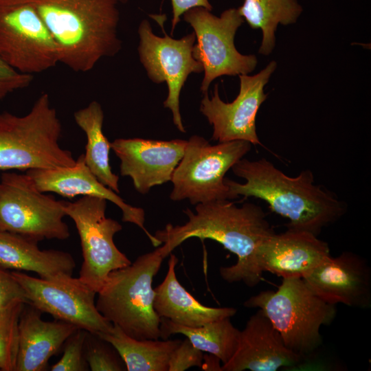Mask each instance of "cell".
I'll list each match as a JSON object with an SVG mask.
<instances>
[{"label":"cell","instance_id":"cell-1","mask_svg":"<svg viewBox=\"0 0 371 371\" xmlns=\"http://www.w3.org/2000/svg\"><path fill=\"white\" fill-rule=\"evenodd\" d=\"M195 212L183 210L188 220L183 225L167 224L154 236L164 245V257L190 238L211 239L237 256L236 264L221 267L219 273L226 282H242L254 287L261 280L256 267V254L262 241L274 230L259 205L245 203L238 207L229 200L196 205Z\"/></svg>","mask_w":371,"mask_h":371},{"label":"cell","instance_id":"cell-2","mask_svg":"<svg viewBox=\"0 0 371 371\" xmlns=\"http://www.w3.org/2000/svg\"><path fill=\"white\" fill-rule=\"evenodd\" d=\"M245 183L225 178L230 199L240 196L265 201L271 210L289 220L287 229L318 236L322 229L341 218L346 204L323 186L314 183V175L304 170L291 177L265 158L240 159L232 168Z\"/></svg>","mask_w":371,"mask_h":371},{"label":"cell","instance_id":"cell-3","mask_svg":"<svg viewBox=\"0 0 371 371\" xmlns=\"http://www.w3.org/2000/svg\"><path fill=\"white\" fill-rule=\"evenodd\" d=\"M126 0H14L38 12L58 47L60 63L76 72L91 70L122 47L120 4Z\"/></svg>","mask_w":371,"mask_h":371},{"label":"cell","instance_id":"cell-4","mask_svg":"<svg viewBox=\"0 0 371 371\" xmlns=\"http://www.w3.org/2000/svg\"><path fill=\"white\" fill-rule=\"evenodd\" d=\"M165 258L161 247L111 271L97 293L99 312L136 339L160 338L161 317L154 308L153 278Z\"/></svg>","mask_w":371,"mask_h":371},{"label":"cell","instance_id":"cell-5","mask_svg":"<svg viewBox=\"0 0 371 371\" xmlns=\"http://www.w3.org/2000/svg\"><path fill=\"white\" fill-rule=\"evenodd\" d=\"M61 132L47 93H42L25 115L0 113V170L74 166L76 159L71 152L59 144Z\"/></svg>","mask_w":371,"mask_h":371},{"label":"cell","instance_id":"cell-6","mask_svg":"<svg viewBox=\"0 0 371 371\" xmlns=\"http://www.w3.org/2000/svg\"><path fill=\"white\" fill-rule=\"evenodd\" d=\"M243 305L262 310L286 348L306 359L322 344L321 327L337 315L336 305L319 297L300 278H282L276 291H261Z\"/></svg>","mask_w":371,"mask_h":371},{"label":"cell","instance_id":"cell-7","mask_svg":"<svg viewBox=\"0 0 371 371\" xmlns=\"http://www.w3.org/2000/svg\"><path fill=\"white\" fill-rule=\"evenodd\" d=\"M251 145L244 140L212 145L201 136H191L173 172L170 199L174 201L188 199L195 205L229 200L225 174L250 151Z\"/></svg>","mask_w":371,"mask_h":371},{"label":"cell","instance_id":"cell-8","mask_svg":"<svg viewBox=\"0 0 371 371\" xmlns=\"http://www.w3.org/2000/svg\"><path fill=\"white\" fill-rule=\"evenodd\" d=\"M63 201L41 192L27 173L0 176V229L39 242L70 236Z\"/></svg>","mask_w":371,"mask_h":371},{"label":"cell","instance_id":"cell-9","mask_svg":"<svg viewBox=\"0 0 371 371\" xmlns=\"http://www.w3.org/2000/svg\"><path fill=\"white\" fill-rule=\"evenodd\" d=\"M106 202L91 196L74 202L63 201L65 215L75 223L80 240L83 261L78 278L96 293L111 271L131 263L114 243V236L122 226L106 216Z\"/></svg>","mask_w":371,"mask_h":371},{"label":"cell","instance_id":"cell-10","mask_svg":"<svg viewBox=\"0 0 371 371\" xmlns=\"http://www.w3.org/2000/svg\"><path fill=\"white\" fill-rule=\"evenodd\" d=\"M183 17L193 28L196 39L192 55L203 66L200 89L203 94L218 77L248 74L255 69L256 56L243 55L234 45L236 31L244 22L238 9H227L218 17L204 8L196 7L186 11Z\"/></svg>","mask_w":371,"mask_h":371},{"label":"cell","instance_id":"cell-11","mask_svg":"<svg viewBox=\"0 0 371 371\" xmlns=\"http://www.w3.org/2000/svg\"><path fill=\"white\" fill-rule=\"evenodd\" d=\"M0 56L16 71L32 76L60 63L53 36L27 3L0 5Z\"/></svg>","mask_w":371,"mask_h":371},{"label":"cell","instance_id":"cell-12","mask_svg":"<svg viewBox=\"0 0 371 371\" xmlns=\"http://www.w3.org/2000/svg\"><path fill=\"white\" fill-rule=\"evenodd\" d=\"M12 275L23 289L27 304L42 313L96 335L112 328L113 324L96 307L97 293L78 278L62 276L47 280L20 272Z\"/></svg>","mask_w":371,"mask_h":371},{"label":"cell","instance_id":"cell-13","mask_svg":"<svg viewBox=\"0 0 371 371\" xmlns=\"http://www.w3.org/2000/svg\"><path fill=\"white\" fill-rule=\"evenodd\" d=\"M139 60L148 77L157 84L166 82L168 96L164 106L172 113L175 126L186 133L180 113L179 98L188 76L203 71L202 65L192 55L196 37L194 32L180 39H175L165 34L155 35L148 20H143L139 26Z\"/></svg>","mask_w":371,"mask_h":371},{"label":"cell","instance_id":"cell-14","mask_svg":"<svg viewBox=\"0 0 371 371\" xmlns=\"http://www.w3.org/2000/svg\"><path fill=\"white\" fill-rule=\"evenodd\" d=\"M276 67V62L273 60L256 75H239V93L232 102L227 103L221 99L218 85H215L211 98L207 93L204 94L200 111L213 127V140L218 143L244 140L261 145L256 133V118L260 105L267 98L265 86Z\"/></svg>","mask_w":371,"mask_h":371},{"label":"cell","instance_id":"cell-15","mask_svg":"<svg viewBox=\"0 0 371 371\" xmlns=\"http://www.w3.org/2000/svg\"><path fill=\"white\" fill-rule=\"evenodd\" d=\"M186 144L183 139L118 138L111 142V148L120 160V175L129 177L135 189L145 194L153 187L171 181Z\"/></svg>","mask_w":371,"mask_h":371},{"label":"cell","instance_id":"cell-16","mask_svg":"<svg viewBox=\"0 0 371 371\" xmlns=\"http://www.w3.org/2000/svg\"><path fill=\"white\" fill-rule=\"evenodd\" d=\"M303 280L329 304L371 307V269L357 254L344 251L337 257L330 256Z\"/></svg>","mask_w":371,"mask_h":371},{"label":"cell","instance_id":"cell-17","mask_svg":"<svg viewBox=\"0 0 371 371\" xmlns=\"http://www.w3.org/2000/svg\"><path fill=\"white\" fill-rule=\"evenodd\" d=\"M330 256L328 245L318 236L287 229L267 236L256 254V267L262 276L270 272L282 278H304Z\"/></svg>","mask_w":371,"mask_h":371},{"label":"cell","instance_id":"cell-18","mask_svg":"<svg viewBox=\"0 0 371 371\" xmlns=\"http://www.w3.org/2000/svg\"><path fill=\"white\" fill-rule=\"evenodd\" d=\"M306 360L285 346L280 333L260 309L240 330L236 352L222 371H276L294 368Z\"/></svg>","mask_w":371,"mask_h":371},{"label":"cell","instance_id":"cell-19","mask_svg":"<svg viewBox=\"0 0 371 371\" xmlns=\"http://www.w3.org/2000/svg\"><path fill=\"white\" fill-rule=\"evenodd\" d=\"M26 173L41 192H54L69 199L80 195L100 197L111 201L121 210L122 221L137 225L155 247L161 245L144 227V210L126 203L117 193L102 183L85 164L83 154L72 166L30 170Z\"/></svg>","mask_w":371,"mask_h":371},{"label":"cell","instance_id":"cell-20","mask_svg":"<svg viewBox=\"0 0 371 371\" xmlns=\"http://www.w3.org/2000/svg\"><path fill=\"white\" fill-rule=\"evenodd\" d=\"M25 303L21 312L19 324V347L16 370L43 371L49 359L56 355L65 341L78 328L61 320L46 322L42 312Z\"/></svg>","mask_w":371,"mask_h":371},{"label":"cell","instance_id":"cell-21","mask_svg":"<svg viewBox=\"0 0 371 371\" xmlns=\"http://www.w3.org/2000/svg\"><path fill=\"white\" fill-rule=\"evenodd\" d=\"M178 258L170 254L166 276L155 290L154 308L159 317L188 327L201 326L208 322L232 317L234 307H209L196 300L179 282L175 267Z\"/></svg>","mask_w":371,"mask_h":371},{"label":"cell","instance_id":"cell-22","mask_svg":"<svg viewBox=\"0 0 371 371\" xmlns=\"http://www.w3.org/2000/svg\"><path fill=\"white\" fill-rule=\"evenodd\" d=\"M0 266L36 273L43 279L72 276L76 262L68 252L41 250L38 242L0 229Z\"/></svg>","mask_w":371,"mask_h":371},{"label":"cell","instance_id":"cell-23","mask_svg":"<svg viewBox=\"0 0 371 371\" xmlns=\"http://www.w3.org/2000/svg\"><path fill=\"white\" fill-rule=\"evenodd\" d=\"M76 124L87 137L84 161L87 166L104 186L120 192L119 177L113 172L109 161L111 142L103 133L104 112L97 101L74 113Z\"/></svg>","mask_w":371,"mask_h":371},{"label":"cell","instance_id":"cell-24","mask_svg":"<svg viewBox=\"0 0 371 371\" xmlns=\"http://www.w3.org/2000/svg\"><path fill=\"white\" fill-rule=\"evenodd\" d=\"M98 335L117 350L128 371H168V363L180 339H136L113 324L107 333Z\"/></svg>","mask_w":371,"mask_h":371},{"label":"cell","instance_id":"cell-25","mask_svg":"<svg viewBox=\"0 0 371 371\" xmlns=\"http://www.w3.org/2000/svg\"><path fill=\"white\" fill-rule=\"evenodd\" d=\"M230 318L224 317L201 326L188 327L161 317L160 337L166 339L172 334H182L194 347L216 357L225 364L236 350L240 332Z\"/></svg>","mask_w":371,"mask_h":371},{"label":"cell","instance_id":"cell-26","mask_svg":"<svg viewBox=\"0 0 371 371\" xmlns=\"http://www.w3.org/2000/svg\"><path fill=\"white\" fill-rule=\"evenodd\" d=\"M238 10L251 28L262 30L258 52L267 56L275 47L278 25L295 23L302 8L296 0H244Z\"/></svg>","mask_w":371,"mask_h":371},{"label":"cell","instance_id":"cell-27","mask_svg":"<svg viewBox=\"0 0 371 371\" xmlns=\"http://www.w3.org/2000/svg\"><path fill=\"white\" fill-rule=\"evenodd\" d=\"M26 302L17 300L0 309V369L16 370L19 347L18 324Z\"/></svg>","mask_w":371,"mask_h":371},{"label":"cell","instance_id":"cell-28","mask_svg":"<svg viewBox=\"0 0 371 371\" xmlns=\"http://www.w3.org/2000/svg\"><path fill=\"white\" fill-rule=\"evenodd\" d=\"M85 359L92 371L126 370L122 359L108 341L87 332L84 345Z\"/></svg>","mask_w":371,"mask_h":371},{"label":"cell","instance_id":"cell-29","mask_svg":"<svg viewBox=\"0 0 371 371\" xmlns=\"http://www.w3.org/2000/svg\"><path fill=\"white\" fill-rule=\"evenodd\" d=\"M87 331L78 328L65 341L62 357L51 368L52 371H85L89 368L85 359L84 345Z\"/></svg>","mask_w":371,"mask_h":371},{"label":"cell","instance_id":"cell-30","mask_svg":"<svg viewBox=\"0 0 371 371\" xmlns=\"http://www.w3.org/2000/svg\"><path fill=\"white\" fill-rule=\"evenodd\" d=\"M203 359V352L194 347L186 338L181 341L172 352L168 363V371H183L193 366L202 368Z\"/></svg>","mask_w":371,"mask_h":371},{"label":"cell","instance_id":"cell-31","mask_svg":"<svg viewBox=\"0 0 371 371\" xmlns=\"http://www.w3.org/2000/svg\"><path fill=\"white\" fill-rule=\"evenodd\" d=\"M33 76L20 73L0 56V101L15 91L30 85Z\"/></svg>","mask_w":371,"mask_h":371},{"label":"cell","instance_id":"cell-32","mask_svg":"<svg viewBox=\"0 0 371 371\" xmlns=\"http://www.w3.org/2000/svg\"><path fill=\"white\" fill-rule=\"evenodd\" d=\"M21 300L27 304L25 293L19 284L8 273L0 269V309L15 300Z\"/></svg>","mask_w":371,"mask_h":371},{"label":"cell","instance_id":"cell-33","mask_svg":"<svg viewBox=\"0 0 371 371\" xmlns=\"http://www.w3.org/2000/svg\"><path fill=\"white\" fill-rule=\"evenodd\" d=\"M172 19L171 34L181 20V16L188 10L196 7H202L210 11L212 6L208 0H171Z\"/></svg>","mask_w":371,"mask_h":371},{"label":"cell","instance_id":"cell-34","mask_svg":"<svg viewBox=\"0 0 371 371\" xmlns=\"http://www.w3.org/2000/svg\"><path fill=\"white\" fill-rule=\"evenodd\" d=\"M14 1V0H0V5L12 4Z\"/></svg>","mask_w":371,"mask_h":371}]
</instances>
